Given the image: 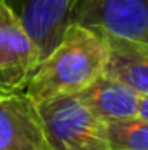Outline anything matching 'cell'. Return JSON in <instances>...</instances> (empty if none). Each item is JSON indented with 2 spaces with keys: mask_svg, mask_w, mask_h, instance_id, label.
<instances>
[{
  "mask_svg": "<svg viewBox=\"0 0 148 150\" xmlns=\"http://www.w3.org/2000/svg\"><path fill=\"white\" fill-rule=\"evenodd\" d=\"M40 52L18 14L0 0V93L25 91Z\"/></svg>",
  "mask_w": 148,
  "mask_h": 150,
  "instance_id": "obj_4",
  "label": "cell"
},
{
  "mask_svg": "<svg viewBox=\"0 0 148 150\" xmlns=\"http://www.w3.org/2000/svg\"><path fill=\"white\" fill-rule=\"evenodd\" d=\"M111 150H148V119L131 117L106 122Z\"/></svg>",
  "mask_w": 148,
  "mask_h": 150,
  "instance_id": "obj_9",
  "label": "cell"
},
{
  "mask_svg": "<svg viewBox=\"0 0 148 150\" xmlns=\"http://www.w3.org/2000/svg\"><path fill=\"white\" fill-rule=\"evenodd\" d=\"M70 23L148 44V0H75Z\"/></svg>",
  "mask_w": 148,
  "mask_h": 150,
  "instance_id": "obj_3",
  "label": "cell"
},
{
  "mask_svg": "<svg viewBox=\"0 0 148 150\" xmlns=\"http://www.w3.org/2000/svg\"><path fill=\"white\" fill-rule=\"evenodd\" d=\"M73 2H75V0H73Z\"/></svg>",
  "mask_w": 148,
  "mask_h": 150,
  "instance_id": "obj_11",
  "label": "cell"
},
{
  "mask_svg": "<svg viewBox=\"0 0 148 150\" xmlns=\"http://www.w3.org/2000/svg\"><path fill=\"white\" fill-rule=\"evenodd\" d=\"M140 117L148 119V94L141 96V100H140Z\"/></svg>",
  "mask_w": 148,
  "mask_h": 150,
  "instance_id": "obj_10",
  "label": "cell"
},
{
  "mask_svg": "<svg viewBox=\"0 0 148 150\" xmlns=\"http://www.w3.org/2000/svg\"><path fill=\"white\" fill-rule=\"evenodd\" d=\"M108 42V63L105 74L111 75L140 93L148 94V44L105 33Z\"/></svg>",
  "mask_w": 148,
  "mask_h": 150,
  "instance_id": "obj_8",
  "label": "cell"
},
{
  "mask_svg": "<svg viewBox=\"0 0 148 150\" xmlns=\"http://www.w3.org/2000/svg\"><path fill=\"white\" fill-rule=\"evenodd\" d=\"M106 63L105 33L80 23H68L59 42L40 59L25 91L35 103L73 94L103 74Z\"/></svg>",
  "mask_w": 148,
  "mask_h": 150,
  "instance_id": "obj_1",
  "label": "cell"
},
{
  "mask_svg": "<svg viewBox=\"0 0 148 150\" xmlns=\"http://www.w3.org/2000/svg\"><path fill=\"white\" fill-rule=\"evenodd\" d=\"M33 38L40 59L59 42L70 23L73 0H5Z\"/></svg>",
  "mask_w": 148,
  "mask_h": 150,
  "instance_id": "obj_6",
  "label": "cell"
},
{
  "mask_svg": "<svg viewBox=\"0 0 148 150\" xmlns=\"http://www.w3.org/2000/svg\"><path fill=\"white\" fill-rule=\"evenodd\" d=\"M0 150H47L37 103L26 91L0 93Z\"/></svg>",
  "mask_w": 148,
  "mask_h": 150,
  "instance_id": "obj_5",
  "label": "cell"
},
{
  "mask_svg": "<svg viewBox=\"0 0 148 150\" xmlns=\"http://www.w3.org/2000/svg\"><path fill=\"white\" fill-rule=\"evenodd\" d=\"M37 108L47 150H111L106 122L75 94L54 96Z\"/></svg>",
  "mask_w": 148,
  "mask_h": 150,
  "instance_id": "obj_2",
  "label": "cell"
},
{
  "mask_svg": "<svg viewBox=\"0 0 148 150\" xmlns=\"http://www.w3.org/2000/svg\"><path fill=\"white\" fill-rule=\"evenodd\" d=\"M73 94L105 122L140 115L141 94L105 72L96 77L89 86Z\"/></svg>",
  "mask_w": 148,
  "mask_h": 150,
  "instance_id": "obj_7",
  "label": "cell"
}]
</instances>
